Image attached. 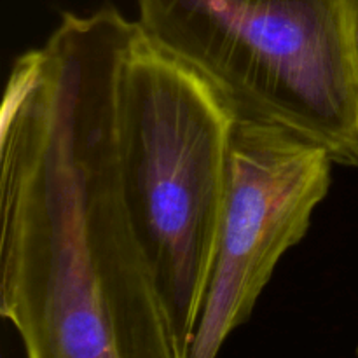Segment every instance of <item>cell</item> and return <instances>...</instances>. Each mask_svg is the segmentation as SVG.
<instances>
[{
  "instance_id": "6da1fadb",
  "label": "cell",
  "mask_w": 358,
  "mask_h": 358,
  "mask_svg": "<svg viewBox=\"0 0 358 358\" xmlns=\"http://www.w3.org/2000/svg\"><path fill=\"white\" fill-rule=\"evenodd\" d=\"M236 122L222 91L135 21L115 86L122 194L185 353L219 243Z\"/></svg>"
},
{
  "instance_id": "7a4b0ae2",
  "label": "cell",
  "mask_w": 358,
  "mask_h": 358,
  "mask_svg": "<svg viewBox=\"0 0 358 358\" xmlns=\"http://www.w3.org/2000/svg\"><path fill=\"white\" fill-rule=\"evenodd\" d=\"M138 24L238 119L275 124L358 168V0H138Z\"/></svg>"
},
{
  "instance_id": "5b68a950",
  "label": "cell",
  "mask_w": 358,
  "mask_h": 358,
  "mask_svg": "<svg viewBox=\"0 0 358 358\" xmlns=\"http://www.w3.org/2000/svg\"><path fill=\"white\" fill-rule=\"evenodd\" d=\"M357 358H358V346H357Z\"/></svg>"
},
{
  "instance_id": "277c9868",
  "label": "cell",
  "mask_w": 358,
  "mask_h": 358,
  "mask_svg": "<svg viewBox=\"0 0 358 358\" xmlns=\"http://www.w3.org/2000/svg\"><path fill=\"white\" fill-rule=\"evenodd\" d=\"M357 38H358V16H357Z\"/></svg>"
},
{
  "instance_id": "3957f363",
  "label": "cell",
  "mask_w": 358,
  "mask_h": 358,
  "mask_svg": "<svg viewBox=\"0 0 358 358\" xmlns=\"http://www.w3.org/2000/svg\"><path fill=\"white\" fill-rule=\"evenodd\" d=\"M332 166L324 147L280 126L238 119L219 243L187 358H217L250 318L278 262L306 236L331 189Z\"/></svg>"
}]
</instances>
